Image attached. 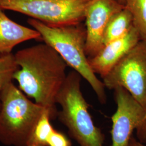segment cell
Listing matches in <instances>:
<instances>
[{
    "instance_id": "obj_1",
    "label": "cell",
    "mask_w": 146,
    "mask_h": 146,
    "mask_svg": "<svg viewBox=\"0 0 146 146\" xmlns=\"http://www.w3.org/2000/svg\"><path fill=\"white\" fill-rule=\"evenodd\" d=\"M14 55L19 68L13 80L17 82L19 89L57 116L56 99L67 75V64L44 42L21 49Z\"/></svg>"
},
{
    "instance_id": "obj_2",
    "label": "cell",
    "mask_w": 146,
    "mask_h": 146,
    "mask_svg": "<svg viewBox=\"0 0 146 146\" xmlns=\"http://www.w3.org/2000/svg\"><path fill=\"white\" fill-rule=\"evenodd\" d=\"M27 22L40 33L42 41L54 48L68 66L73 68L88 82L100 102L106 104V87L93 71L86 54L85 25L80 23L64 26H50L31 18Z\"/></svg>"
},
{
    "instance_id": "obj_3",
    "label": "cell",
    "mask_w": 146,
    "mask_h": 146,
    "mask_svg": "<svg viewBox=\"0 0 146 146\" xmlns=\"http://www.w3.org/2000/svg\"><path fill=\"white\" fill-rule=\"evenodd\" d=\"M82 78L75 70L67 74L56 99L61 107L57 117L78 146H104L105 136L95 125L81 92Z\"/></svg>"
},
{
    "instance_id": "obj_4",
    "label": "cell",
    "mask_w": 146,
    "mask_h": 146,
    "mask_svg": "<svg viewBox=\"0 0 146 146\" xmlns=\"http://www.w3.org/2000/svg\"><path fill=\"white\" fill-rule=\"evenodd\" d=\"M1 103L0 142L5 146H27L37 121L49 109L29 99L13 81L5 86Z\"/></svg>"
},
{
    "instance_id": "obj_5",
    "label": "cell",
    "mask_w": 146,
    "mask_h": 146,
    "mask_svg": "<svg viewBox=\"0 0 146 146\" xmlns=\"http://www.w3.org/2000/svg\"><path fill=\"white\" fill-rule=\"evenodd\" d=\"M91 0H0V9L13 11L50 26L76 25L84 21Z\"/></svg>"
},
{
    "instance_id": "obj_6",
    "label": "cell",
    "mask_w": 146,
    "mask_h": 146,
    "mask_svg": "<svg viewBox=\"0 0 146 146\" xmlns=\"http://www.w3.org/2000/svg\"><path fill=\"white\" fill-rule=\"evenodd\" d=\"M102 78L106 88L125 89L145 110L146 41L141 40Z\"/></svg>"
},
{
    "instance_id": "obj_7",
    "label": "cell",
    "mask_w": 146,
    "mask_h": 146,
    "mask_svg": "<svg viewBox=\"0 0 146 146\" xmlns=\"http://www.w3.org/2000/svg\"><path fill=\"white\" fill-rule=\"evenodd\" d=\"M116 110L111 116V143L110 146H129L134 131L139 141L146 142L145 110L127 90H114Z\"/></svg>"
},
{
    "instance_id": "obj_8",
    "label": "cell",
    "mask_w": 146,
    "mask_h": 146,
    "mask_svg": "<svg viewBox=\"0 0 146 146\" xmlns=\"http://www.w3.org/2000/svg\"><path fill=\"white\" fill-rule=\"evenodd\" d=\"M117 0H91L86 11V51L88 58L94 56L104 46L103 36L111 18L125 8Z\"/></svg>"
},
{
    "instance_id": "obj_9",
    "label": "cell",
    "mask_w": 146,
    "mask_h": 146,
    "mask_svg": "<svg viewBox=\"0 0 146 146\" xmlns=\"http://www.w3.org/2000/svg\"><path fill=\"white\" fill-rule=\"evenodd\" d=\"M141 40L139 32L132 27L125 36L105 44L94 56L88 58L93 71L102 78Z\"/></svg>"
},
{
    "instance_id": "obj_10",
    "label": "cell",
    "mask_w": 146,
    "mask_h": 146,
    "mask_svg": "<svg viewBox=\"0 0 146 146\" xmlns=\"http://www.w3.org/2000/svg\"><path fill=\"white\" fill-rule=\"evenodd\" d=\"M0 9V56L12 53L15 47L31 40H42L41 34L33 28L23 26L11 20Z\"/></svg>"
},
{
    "instance_id": "obj_11",
    "label": "cell",
    "mask_w": 146,
    "mask_h": 146,
    "mask_svg": "<svg viewBox=\"0 0 146 146\" xmlns=\"http://www.w3.org/2000/svg\"><path fill=\"white\" fill-rule=\"evenodd\" d=\"M133 26V16L131 12L125 7L115 14L107 24L103 36L104 46L125 36Z\"/></svg>"
},
{
    "instance_id": "obj_12",
    "label": "cell",
    "mask_w": 146,
    "mask_h": 146,
    "mask_svg": "<svg viewBox=\"0 0 146 146\" xmlns=\"http://www.w3.org/2000/svg\"><path fill=\"white\" fill-rule=\"evenodd\" d=\"M56 118L50 110H46L34 126L27 146H48V141L54 128L50 121Z\"/></svg>"
},
{
    "instance_id": "obj_13",
    "label": "cell",
    "mask_w": 146,
    "mask_h": 146,
    "mask_svg": "<svg viewBox=\"0 0 146 146\" xmlns=\"http://www.w3.org/2000/svg\"><path fill=\"white\" fill-rule=\"evenodd\" d=\"M125 8L131 12L141 40L146 41V0H125Z\"/></svg>"
},
{
    "instance_id": "obj_14",
    "label": "cell",
    "mask_w": 146,
    "mask_h": 146,
    "mask_svg": "<svg viewBox=\"0 0 146 146\" xmlns=\"http://www.w3.org/2000/svg\"><path fill=\"white\" fill-rule=\"evenodd\" d=\"M19 68L14 54L0 56V109L2 92L7 84L13 81L14 74Z\"/></svg>"
},
{
    "instance_id": "obj_15",
    "label": "cell",
    "mask_w": 146,
    "mask_h": 146,
    "mask_svg": "<svg viewBox=\"0 0 146 146\" xmlns=\"http://www.w3.org/2000/svg\"><path fill=\"white\" fill-rule=\"evenodd\" d=\"M48 146H72V145L64 134L54 129L48 139Z\"/></svg>"
},
{
    "instance_id": "obj_16",
    "label": "cell",
    "mask_w": 146,
    "mask_h": 146,
    "mask_svg": "<svg viewBox=\"0 0 146 146\" xmlns=\"http://www.w3.org/2000/svg\"><path fill=\"white\" fill-rule=\"evenodd\" d=\"M129 146H146L143 143H142L140 141H137L135 139L133 136L131 139Z\"/></svg>"
},
{
    "instance_id": "obj_17",
    "label": "cell",
    "mask_w": 146,
    "mask_h": 146,
    "mask_svg": "<svg viewBox=\"0 0 146 146\" xmlns=\"http://www.w3.org/2000/svg\"><path fill=\"white\" fill-rule=\"evenodd\" d=\"M119 3L123 5H125V0H117Z\"/></svg>"
},
{
    "instance_id": "obj_18",
    "label": "cell",
    "mask_w": 146,
    "mask_h": 146,
    "mask_svg": "<svg viewBox=\"0 0 146 146\" xmlns=\"http://www.w3.org/2000/svg\"><path fill=\"white\" fill-rule=\"evenodd\" d=\"M145 120L146 121V107L145 109Z\"/></svg>"
}]
</instances>
